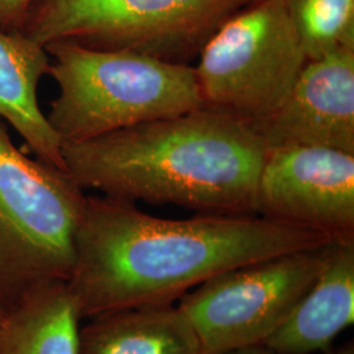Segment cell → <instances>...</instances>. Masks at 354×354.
I'll return each mask as SVG.
<instances>
[{"label": "cell", "instance_id": "cell-1", "mask_svg": "<svg viewBox=\"0 0 354 354\" xmlns=\"http://www.w3.org/2000/svg\"><path fill=\"white\" fill-rule=\"evenodd\" d=\"M314 230L257 214L167 219L136 203L87 196L68 289L79 315L172 304L216 274L332 241Z\"/></svg>", "mask_w": 354, "mask_h": 354}, {"label": "cell", "instance_id": "cell-2", "mask_svg": "<svg viewBox=\"0 0 354 354\" xmlns=\"http://www.w3.org/2000/svg\"><path fill=\"white\" fill-rule=\"evenodd\" d=\"M266 147L252 127L207 108L62 143L82 189L200 214H254Z\"/></svg>", "mask_w": 354, "mask_h": 354}, {"label": "cell", "instance_id": "cell-3", "mask_svg": "<svg viewBox=\"0 0 354 354\" xmlns=\"http://www.w3.org/2000/svg\"><path fill=\"white\" fill-rule=\"evenodd\" d=\"M59 93L46 120L59 140L82 142L203 108L192 64L130 50L91 49L59 39L45 45Z\"/></svg>", "mask_w": 354, "mask_h": 354}, {"label": "cell", "instance_id": "cell-4", "mask_svg": "<svg viewBox=\"0 0 354 354\" xmlns=\"http://www.w3.org/2000/svg\"><path fill=\"white\" fill-rule=\"evenodd\" d=\"M86 201L67 171L20 151L0 118V304L6 310L45 283L70 279Z\"/></svg>", "mask_w": 354, "mask_h": 354}, {"label": "cell", "instance_id": "cell-5", "mask_svg": "<svg viewBox=\"0 0 354 354\" xmlns=\"http://www.w3.org/2000/svg\"><path fill=\"white\" fill-rule=\"evenodd\" d=\"M253 0H36L23 35L45 46L67 39L190 64L216 30Z\"/></svg>", "mask_w": 354, "mask_h": 354}, {"label": "cell", "instance_id": "cell-6", "mask_svg": "<svg viewBox=\"0 0 354 354\" xmlns=\"http://www.w3.org/2000/svg\"><path fill=\"white\" fill-rule=\"evenodd\" d=\"M307 61L282 0H253L206 42L193 68L203 108L252 127L279 109Z\"/></svg>", "mask_w": 354, "mask_h": 354}, {"label": "cell", "instance_id": "cell-7", "mask_svg": "<svg viewBox=\"0 0 354 354\" xmlns=\"http://www.w3.org/2000/svg\"><path fill=\"white\" fill-rule=\"evenodd\" d=\"M330 241L236 266L180 298L201 354L264 344L315 282Z\"/></svg>", "mask_w": 354, "mask_h": 354}, {"label": "cell", "instance_id": "cell-8", "mask_svg": "<svg viewBox=\"0 0 354 354\" xmlns=\"http://www.w3.org/2000/svg\"><path fill=\"white\" fill-rule=\"evenodd\" d=\"M254 214L330 239L354 238V153L314 146L268 150Z\"/></svg>", "mask_w": 354, "mask_h": 354}, {"label": "cell", "instance_id": "cell-9", "mask_svg": "<svg viewBox=\"0 0 354 354\" xmlns=\"http://www.w3.org/2000/svg\"><path fill=\"white\" fill-rule=\"evenodd\" d=\"M252 129L266 151L314 146L354 153V49L308 59L279 109Z\"/></svg>", "mask_w": 354, "mask_h": 354}, {"label": "cell", "instance_id": "cell-10", "mask_svg": "<svg viewBox=\"0 0 354 354\" xmlns=\"http://www.w3.org/2000/svg\"><path fill=\"white\" fill-rule=\"evenodd\" d=\"M354 320V238L333 239L315 282L264 345L281 354L327 353Z\"/></svg>", "mask_w": 354, "mask_h": 354}, {"label": "cell", "instance_id": "cell-11", "mask_svg": "<svg viewBox=\"0 0 354 354\" xmlns=\"http://www.w3.org/2000/svg\"><path fill=\"white\" fill-rule=\"evenodd\" d=\"M49 68L50 58L42 46L23 33L0 29V118L37 159L66 171L62 140L38 105V83Z\"/></svg>", "mask_w": 354, "mask_h": 354}, {"label": "cell", "instance_id": "cell-12", "mask_svg": "<svg viewBox=\"0 0 354 354\" xmlns=\"http://www.w3.org/2000/svg\"><path fill=\"white\" fill-rule=\"evenodd\" d=\"M79 354H201L188 319L174 304L143 306L89 317Z\"/></svg>", "mask_w": 354, "mask_h": 354}, {"label": "cell", "instance_id": "cell-13", "mask_svg": "<svg viewBox=\"0 0 354 354\" xmlns=\"http://www.w3.org/2000/svg\"><path fill=\"white\" fill-rule=\"evenodd\" d=\"M80 320L67 281L45 283L7 310L0 354H79Z\"/></svg>", "mask_w": 354, "mask_h": 354}, {"label": "cell", "instance_id": "cell-14", "mask_svg": "<svg viewBox=\"0 0 354 354\" xmlns=\"http://www.w3.org/2000/svg\"><path fill=\"white\" fill-rule=\"evenodd\" d=\"M308 59L354 49V0H282Z\"/></svg>", "mask_w": 354, "mask_h": 354}, {"label": "cell", "instance_id": "cell-15", "mask_svg": "<svg viewBox=\"0 0 354 354\" xmlns=\"http://www.w3.org/2000/svg\"><path fill=\"white\" fill-rule=\"evenodd\" d=\"M36 0H0V29L21 33Z\"/></svg>", "mask_w": 354, "mask_h": 354}, {"label": "cell", "instance_id": "cell-16", "mask_svg": "<svg viewBox=\"0 0 354 354\" xmlns=\"http://www.w3.org/2000/svg\"><path fill=\"white\" fill-rule=\"evenodd\" d=\"M223 354H281L269 349L268 346H266L264 344H259V345H251V346H245V348H241V349H235V351H231L227 353ZM324 354H354V345L351 344H346L345 346H342V349H339L337 352H327Z\"/></svg>", "mask_w": 354, "mask_h": 354}, {"label": "cell", "instance_id": "cell-17", "mask_svg": "<svg viewBox=\"0 0 354 354\" xmlns=\"http://www.w3.org/2000/svg\"><path fill=\"white\" fill-rule=\"evenodd\" d=\"M6 314H7V310L0 304V328H1V324H3V322H4Z\"/></svg>", "mask_w": 354, "mask_h": 354}]
</instances>
